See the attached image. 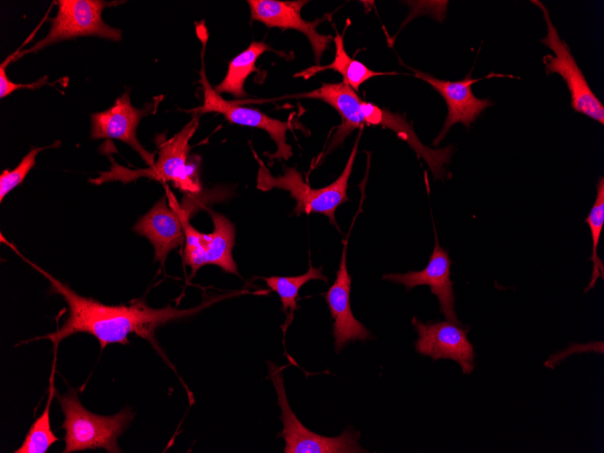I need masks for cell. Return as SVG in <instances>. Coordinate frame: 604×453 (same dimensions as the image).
I'll return each instance as SVG.
<instances>
[{
    "label": "cell",
    "mask_w": 604,
    "mask_h": 453,
    "mask_svg": "<svg viewBox=\"0 0 604 453\" xmlns=\"http://www.w3.org/2000/svg\"><path fill=\"white\" fill-rule=\"evenodd\" d=\"M434 233L435 246L429 260L423 269L420 271L411 270L403 274H384L382 278L404 285L407 291L416 286H429L431 293L436 295L439 299L440 312L446 319L456 324H461L455 311V294L453 282L450 279V266L452 261L449 259L448 250L440 246L435 229Z\"/></svg>",
    "instance_id": "15"
},
{
    "label": "cell",
    "mask_w": 604,
    "mask_h": 453,
    "mask_svg": "<svg viewBox=\"0 0 604 453\" xmlns=\"http://www.w3.org/2000/svg\"><path fill=\"white\" fill-rule=\"evenodd\" d=\"M203 90V103L191 110L194 115H203L209 112L222 114L231 124L258 127L265 130L276 143L277 151L268 154L269 162L275 159L288 160L292 156V147L287 143V131L295 127L291 121H281L269 117L263 112L250 108L238 105L234 101H228L218 94L209 82L203 61L200 71V80Z\"/></svg>",
    "instance_id": "9"
},
{
    "label": "cell",
    "mask_w": 604,
    "mask_h": 453,
    "mask_svg": "<svg viewBox=\"0 0 604 453\" xmlns=\"http://www.w3.org/2000/svg\"><path fill=\"white\" fill-rule=\"evenodd\" d=\"M347 243L348 235L343 241L344 246L335 281L324 296L328 304L331 316L335 321L333 335L336 353H340L344 346L351 341H364L373 338L369 330L354 317L351 309L352 278L348 273L346 265Z\"/></svg>",
    "instance_id": "17"
},
{
    "label": "cell",
    "mask_w": 604,
    "mask_h": 453,
    "mask_svg": "<svg viewBox=\"0 0 604 453\" xmlns=\"http://www.w3.org/2000/svg\"><path fill=\"white\" fill-rule=\"evenodd\" d=\"M269 375L274 384L278 404L281 411L279 417L283 429L278 437L285 440V453H366L368 450L359 443L360 432L348 427L338 437L318 435L298 420L292 411L283 382L282 368L267 362Z\"/></svg>",
    "instance_id": "6"
},
{
    "label": "cell",
    "mask_w": 604,
    "mask_h": 453,
    "mask_svg": "<svg viewBox=\"0 0 604 453\" xmlns=\"http://www.w3.org/2000/svg\"><path fill=\"white\" fill-rule=\"evenodd\" d=\"M194 115V114H193ZM199 125V116L193 118L172 138L157 139V161L150 168L144 169L145 177L160 182H172L174 185L185 193L202 192L199 179L201 157H188L191 149L189 140Z\"/></svg>",
    "instance_id": "8"
},
{
    "label": "cell",
    "mask_w": 604,
    "mask_h": 453,
    "mask_svg": "<svg viewBox=\"0 0 604 453\" xmlns=\"http://www.w3.org/2000/svg\"><path fill=\"white\" fill-rule=\"evenodd\" d=\"M267 285L275 291L282 303V311L287 316L284 332L291 323L294 312L297 309V298L299 288L313 279L327 281V277L322 274V267L315 268L311 264L308 270L302 275L293 277H268L261 278Z\"/></svg>",
    "instance_id": "22"
},
{
    "label": "cell",
    "mask_w": 604,
    "mask_h": 453,
    "mask_svg": "<svg viewBox=\"0 0 604 453\" xmlns=\"http://www.w3.org/2000/svg\"><path fill=\"white\" fill-rule=\"evenodd\" d=\"M584 222L589 225L592 239V252L589 260L592 261L593 267L590 280L584 289V292H588L594 288L599 278H604L603 261L598 255L599 241L604 224V178L602 176H599L598 180L596 199Z\"/></svg>",
    "instance_id": "23"
},
{
    "label": "cell",
    "mask_w": 604,
    "mask_h": 453,
    "mask_svg": "<svg viewBox=\"0 0 604 453\" xmlns=\"http://www.w3.org/2000/svg\"><path fill=\"white\" fill-rule=\"evenodd\" d=\"M55 361L56 358L54 356L46 405L42 414L30 427L22 445L14 451V453H45L59 440V438L53 433L51 428L50 421L51 404L56 392L54 388Z\"/></svg>",
    "instance_id": "21"
},
{
    "label": "cell",
    "mask_w": 604,
    "mask_h": 453,
    "mask_svg": "<svg viewBox=\"0 0 604 453\" xmlns=\"http://www.w3.org/2000/svg\"><path fill=\"white\" fill-rule=\"evenodd\" d=\"M360 109L363 125L382 126L393 131L400 139L406 142L420 157L425 160L434 180L443 179L449 175L445 165L451 160V156L455 151L454 146L434 149L423 145L412 126L400 113H393L363 100Z\"/></svg>",
    "instance_id": "16"
},
{
    "label": "cell",
    "mask_w": 604,
    "mask_h": 453,
    "mask_svg": "<svg viewBox=\"0 0 604 453\" xmlns=\"http://www.w3.org/2000/svg\"><path fill=\"white\" fill-rule=\"evenodd\" d=\"M129 90H126L113 105L101 112L92 113L90 138L118 139L133 148L147 165L155 164V155L146 150L137 137V128L140 120L155 114L163 96H157L137 109L131 104Z\"/></svg>",
    "instance_id": "11"
},
{
    "label": "cell",
    "mask_w": 604,
    "mask_h": 453,
    "mask_svg": "<svg viewBox=\"0 0 604 453\" xmlns=\"http://www.w3.org/2000/svg\"><path fill=\"white\" fill-rule=\"evenodd\" d=\"M162 196L134 225L133 231L144 236L154 247L155 261L164 264L168 254L184 242V222L208 203L222 199L218 191L186 193L177 203L173 193Z\"/></svg>",
    "instance_id": "4"
},
{
    "label": "cell",
    "mask_w": 604,
    "mask_h": 453,
    "mask_svg": "<svg viewBox=\"0 0 604 453\" xmlns=\"http://www.w3.org/2000/svg\"><path fill=\"white\" fill-rule=\"evenodd\" d=\"M290 98L320 99L332 106L341 118V124L332 136L326 150L313 162L312 166L320 164L329 153L343 144L350 133L363 126L360 109L363 100L356 91L344 82L322 83L320 88L312 91L288 95L278 99Z\"/></svg>",
    "instance_id": "18"
},
{
    "label": "cell",
    "mask_w": 604,
    "mask_h": 453,
    "mask_svg": "<svg viewBox=\"0 0 604 453\" xmlns=\"http://www.w3.org/2000/svg\"><path fill=\"white\" fill-rule=\"evenodd\" d=\"M63 412L61 428L65 430L63 453L104 448L109 453L122 452L118 437L134 419L130 409L125 408L111 416L89 411L79 399V391L70 388L66 394L55 392Z\"/></svg>",
    "instance_id": "2"
},
{
    "label": "cell",
    "mask_w": 604,
    "mask_h": 453,
    "mask_svg": "<svg viewBox=\"0 0 604 453\" xmlns=\"http://www.w3.org/2000/svg\"><path fill=\"white\" fill-rule=\"evenodd\" d=\"M56 4L58 11L47 35L27 50L14 53V60L80 36H98L115 42L122 39L121 30L109 26L102 19L103 10L121 4L120 1L58 0Z\"/></svg>",
    "instance_id": "5"
},
{
    "label": "cell",
    "mask_w": 604,
    "mask_h": 453,
    "mask_svg": "<svg viewBox=\"0 0 604 453\" xmlns=\"http://www.w3.org/2000/svg\"><path fill=\"white\" fill-rule=\"evenodd\" d=\"M60 144L61 142L57 141L49 146L33 147L26 154L15 168L11 171L7 169L3 171L0 175V201L2 202L9 192L22 184L27 174L35 165L36 156L39 152L50 147H57Z\"/></svg>",
    "instance_id": "24"
},
{
    "label": "cell",
    "mask_w": 604,
    "mask_h": 453,
    "mask_svg": "<svg viewBox=\"0 0 604 453\" xmlns=\"http://www.w3.org/2000/svg\"><path fill=\"white\" fill-rule=\"evenodd\" d=\"M6 244L32 268L43 275L50 282L51 291L61 296L67 304L68 317L58 330L30 340L48 339L53 344L54 349L62 340L77 333L93 335L99 341L101 350L110 344H128L127 335L130 334H136L150 342L156 349H159L155 337V332L159 326L192 316L223 298L245 292L207 297L199 306L189 309H179L170 306L153 308L141 299L134 300L129 305H104L94 298L77 294L36 263L24 258L8 241Z\"/></svg>",
    "instance_id": "1"
},
{
    "label": "cell",
    "mask_w": 604,
    "mask_h": 453,
    "mask_svg": "<svg viewBox=\"0 0 604 453\" xmlns=\"http://www.w3.org/2000/svg\"><path fill=\"white\" fill-rule=\"evenodd\" d=\"M411 325L418 334L415 350L433 361L450 359L457 362L464 374L475 368V348L467 339L469 327L451 321L423 323L413 316Z\"/></svg>",
    "instance_id": "12"
},
{
    "label": "cell",
    "mask_w": 604,
    "mask_h": 453,
    "mask_svg": "<svg viewBox=\"0 0 604 453\" xmlns=\"http://www.w3.org/2000/svg\"><path fill=\"white\" fill-rule=\"evenodd\" d=\"M334 42L335 46V56L330 64L324 66H311L296 73L294 77H301L307 80L320 71L332 70L342 75V82L347 84L357 92L360 86L373 77L396 73L373 71L361 61L351 58L344 49L343 35L338 33V32H336L335 36L334 37Z\"/></svg>",
    "instance_id": "19"
},
{
    "label": "cell",
    "mask_w": 604,
    "mask_h": 453,
    "mask_svg": "<svg viewBox=\"0 0 604 453\" xmlns=\"http://www.w3.org/2000/svg\"><path fill=\"white\" fill-rule=\"evenodd\" d=\"M543 13L547 27V34L541 42L552 51L553 54L543 57L547 75L558 73L566 82L571 94V106L579 113L604 124V106L593 93L585 75L577 64L569 45L562 40L553 25L550 13L543 2L532 0Z\"/></svg>",
    "instance_id": "7"
},
{
    "label": "cell",
    "mask_w": 604,
    "mask_h": 453,
    "mask_svg": "<svg viewBox=\"0 0 604 453\" xmlns=\"http://www.w3.org/2000/svg\"><path fill=\"white\" fill-rule=\"evenodd\" d=\"M416 78H419L429 83L435 90H437L444 99L448 107V115L443 124L442 129L435 137L432 145L437 146L446 137L449 128L456 123H462L467 129L470 125L476 122L477 118L484 112V110L494 105L487 98L479 99L476 97L472 91L471 86L482 80L489 78H514L513 75L496 74L491 72L490 74L478 79H472L471 71L467 73L464 79L457 81L444 80L437 79L432 75L412 69L409 67Z\"/></svg>",
    "instance_id": "13"
},
{
    "label": "cell",
    "mask_w": 604,
    "mask_h": 453,
    "mask_svg": "<svg viewBox=\"0 0 604 453\" xmlns=\"http://www.w3.org/2000/svg\"><path fill=\"white\" fill-rule=\"evenodd\" d=\"M251 21L264 24L269 28L281 30L293 29L306 35L314 52L316 65H320L323 53L328 49L334 37L321 34L317 26L331 18L330 14L314 21H306L301 16L302 8L308 3L307 0L278 1V0H248Z\"/></svg>",
    "instance_id": "14"
},
{
    "label": "cell",
    "mask_w": 604,
    "mask_h": 453,
    "mask_svg": "<svg viewBox=\"0 0 604 453\" xmlns=\"http://www.w3.org/2000/svg\"><path fill=\"white\" fill-rule=\"evenodd\" d=\"M360 134L348 157L346 165L338 178L327 186L314 189L302 177V174L296 167L284 166L283 174L273 176L261 160L257 175V188L267 192L273 188L288 191L296 200L294 213H322L329 222L339 229L335 220L336 208L347 202L348 180L351 175L354 162L356 156Z\"/></svg>",
    "instance_id": "3"
},
{
    "label": "cell",
    "mask_w": 604,
    "mask_h": 453,
    "mask_svg": "<svg viewBox=\"0 0 604 453\" xmlns=\"http://www.w3.org/2000/svg\"><path fill=\"white\" fill-rule=\"evenodd\" d=\"M13 54L8 56L0 65V98L7 97L14 91L19 89H39L45 84H50L47 81V76H43L38 80L27 84H18L11 81L6 74L5 69L10 61H13Z\"/></svg>",
    "instance_id": "25"
},
{
    "label": "cell",
    "mask_w": 604,
    "mask_h": 453,
    "mask_svg": "<svg viewBox=\"0 0 604 453\" xmlns=\"http://www.w3.org/2000/svg\"><path fill=\"white\" fill-rule=\"evenodd\" d=\"M213 223L211 233H203L194 229L186 219L184 222L185 246L184 259L191 268L193 277L204 265H216L224 271L239 275L232 258L235 243V228L222 214L208 209Z\"/></svg>",
    "instance_id": "10"
},
{
    "label": "cell",
    "mask_w": 604,
    "mask_h": 453,
    "mask_svg": "<svg viewBox=\"0 0 604 453\" xmlns=\"http://www.w3.org/2000/svg\"><path fill=\"white\" fill-rule=\"evenodd\" d=\"M268 51L275 52L262 41L250 42L247 49L229 62L224 78L214 87L215 91L220 95L229 93L237 99L246 97L245 81L252 72L259 71L256 68V61L261 54Z\"/></svg>",
    "instance_id": "20"
}]
</instances>
